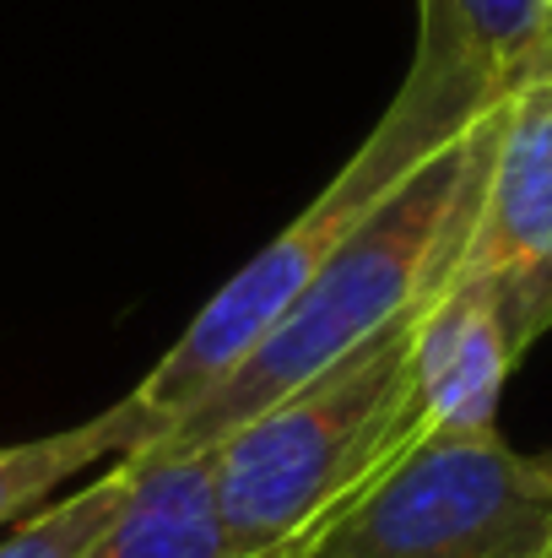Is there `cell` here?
<instances>
[{"instance_id":"1","label":"cell","mask_w":552,"mask_h":558,"mask_svg":"<svg viewBox=\"0 0 552 558\" xmlns=\"http://www.w3.org/2000/svg\"><path fill=\"white\" fill-rule=\"evenodd\" d=\"M499 109H488L471 131L444 142L390 190L342 239V250L298 293V304L260 337V348L222 385H211L152 450H211L271 401L293 396L315 374L342 364L384 326L417 315L455 277L471 244L493 142H499Z\"/></svg>"},{"instance_id":"2","label":"cell","mask_w":552,"mask_h":558,"mask_svg":"<svg viewBox=\"0 0 552 558\" xmlns=\"http://www.w3.org/2000/svg\"><path fill=\"white\" fill-rule=\"evenodd\" d=\"M412 326L417 315L384 326L342 364L206 450L217 521L233 558L298 554L320 521H331L395 461V450L417 439Z\"/></svg>"},{"instance_id":"3","label":"cell","mask_w":552,"mask_h":558,"mask_svg":"<svg viewBox=\"0 0 552 558\" xmlns=\"http://www.w3.org/2000/svg\"><path fill=\"white\" fill-rule=\"evenodd\" d=\"M455 136L461 131L439 125L417 98H406V93L390 98V109L379 114V125L364 136V147L336 169V180L320 190L260 255H249L200 304V315L174 337V348L158 359V369L131 390L152 445L180 423L211 385H222L260 348V337L298 304V293L320 277V266L342 250V239L364 222L368 211L401 185L422 158H433Z\"/></svg>"},{"instance_id":"4","label":"cell","mask_w":552,"mask_h":558,"mask_svg":"<svg viewBox=\"0 0 552 558\" xmlns=\"http://www.w3.org/2000/svg\"><path fill=\"white\" fill-rule=\"evenodd\" d=\"M298 558H552V450L417 434L304 537Z\"/></svg>"},{"instance_id":"5","label":"cell","mask_w":552,"mask_h":558,"mask_svg":"<svg viewBox=\"0 0 552 558\" xmlns=\"http://www.w3.org/2000/svg\"><path fill=\"white\" fill-rule=\"evenodd\" d=\"M455 271L488 277L531 353L552 331V87H515L499 109V142Z\"/></svg>"},{"instance_id":"6","label":"cell","mask_w":552,"mask_h":558,"mask_svg":"<svg viewBox=\"0 0 552 558\" xmlns=\"http://www.w3.org/2000/svg\"><path fill=\"white\" fill-rule=\"evenodd\" d=\"M526 348L488 277L455 271L412 326V407L417 434L499 428V396Z\"/></svg>"},{"instance_id":"7","label":"cell","mask_w":552,"mask_h":558,"mask_svg":"<svg viewBox=\"0 0 552 558\" xmlns=\"http://www.w3.org/2000/svg\"><path fill=\"white\" fill-rule=\"evenodd\" d=\"M548 0H417V49L401 93L439 125L471 131L515 87Z\"/></svg>"},{"instance_id":"8","label":"cell","mask_w":552,"mask_h":558,"mask_svg":"<svg viewBox=\"0 0 552 558\" xmlns=\"http://www.w3.org/2000/svg\"><path fill=\"white\" fill-rule=\"evenodd\" d=\"M125 466L131 494L87 558H233L217 521L206 450H147L125 456Z\"/></svg>"},{"instance_id":"9","label":"cell","mask_w":552,"mask_h":558,"mask_svg":"<svg viewBox=\"0 0 552 558\" xmlns=\"http://www.w3.org/2000/svg\"><path fill=\"white\" fill-rule=\"evenodd\" d=\"M147 445H152V434H147V423H142V412H136L131 396H120L114 407H103L98 417H87L76 428L0 445V526L44 510V499L60 483L82 477L87 466L142 456Z\"/></svg>"},{"instance_id":"10","label":"cell","mask_w":552,"mask_h":558,"mask_svg":"<svg viewBox=\"0 0 552 558\" xmlns=\"http://www.w3.org/2000/svg\"><path fill=\"white\" fill-rule=\"evenodd\" d=\"M125 494H131V466L114 461L103 477L82 483L76 494H65V499L22 515L0 537V558H87L93 543L114 526Z\"/></svg>"},{"instance_id":"11","label":"cell","mask_w":552,"mask_h":558,"mask_svg":"<svg viewBox=\"0 0 552 558\" xmlns=\"http://www.w3.org/2000/svg\"><path fill=\"white\" fill-rule=\"evenodd\" d=\"M515 87H552V5L537 27V38H531V49H526V60H520V71H515Z\"/></svg>"},{"instance_id":"12","label":"cell","mask_w":552,"mask_h":558,"mask_svg":"<svg viewBox=\"0 0 552 558\" xmlns=\"http://www.w3.org/2000/svg\"><path fill=\"white\" fill-rule=\"evenodd\" d=\"M298 554H304V548H298ZM298 554H287V558H298Z\"/></svg>"},{"instance_id":"13","label":"cell","mask_w":552,"mask_h":558,"mask_svg":"<svg viewBox=\"0 0 552 558\" xmlns=\"http://www.w3.org/2000/svg\"><path fill=\"white\" fill-rule=\"evenodd\" d=\"M548 5H552V0H548Z\"/></svg>"}]
</instances>
